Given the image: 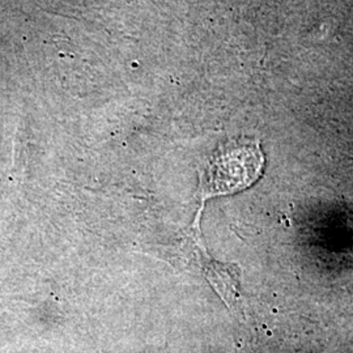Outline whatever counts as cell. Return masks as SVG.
Listing matches in <instances>:
<instances>
[{"label": "cell", "instance_id": "cell-1", "mask_svg": "<svg viewBox=\"0 0 353 353\" xmlns=\"http://www.w3.org/2000/svg\"><path fill=\"white\" fill-rule=\"evenodd\" d=\"M263 153L255 141H237L216 152L202 176L203 201L246 189L261 176Z\"/></svg>", "mask_w": 353, "mask_h": 353}]
</instances>
